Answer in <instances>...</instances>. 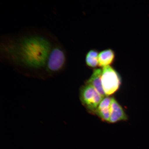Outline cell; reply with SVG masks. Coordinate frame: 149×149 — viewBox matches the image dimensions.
<instances>
[{
    "instance_id": "9",
    "label": "cell",
    "mask_w": 149,
    "mask_h": 149,
    "mask_svg": "<svg viewBox=\"0 0 149 149\" xmlns=\"http://www.w3.org/2000/svg\"><path fill=\"white\" fill-rule=\"evenodd\" d=\"M99 53L97 50L93 49L90 50L86 56V63L87 66L95 68L98 66V57Z\"/></svg>"
},
{
    "instance_id": "5",
    "label": "cell",
    "mask_w": 149,
    "mask_h": 149,
    "mask_svg": "<svg viewBox=\"0 0 149 149\" xmlns=\"http://www.w3.org/2000/svg\"><path fill=\"white\" fill-rule=\"evenodd\" d=\"M128 117L124 110L114 98L111 97L109 123H114L121 121H126Z\"/></svg>"
},
{
    "instance_id": "6",
    "label": "cell",
    "mask_w": 149,
    "mask_h": 149,
    "mask_svg": "<svg viewBox=\"0 0 149 149\" xmlns=\"http://www.w3.org/2000/svg\"><path fill=\"white\" fill-rule=\"evenodd\" d=\"M111 97L106 96L99 105L95 114L101 120L109 122L111 115Z\"/></svg>"
},
{
    "instance_id": "4",
    "label": "cell",
    "mask_w": 149,
    "mask_h": 149,
    "mask_svg": "<svg viewBox=\"0 0 149 149\" xmlns=\"http://www.w3.org/2000/svg\"><path fill=\"white\" fill-rule=\"evenodd\" d=\"M103 97L92 86L86 84L80 91V99L87 110L95 114L97 109Z\"/></svg>"
},
{
    "instance_id": "7",
    "label": "cell",
    "mask_w": 149,
    "mask_h": 149,
    "mask_svg": "<svg viewBox=\"0 0 149 149\" xmlns=\"http://www.w3.org/2000/svg\"><path fill=\"white\" fill-rule=\"evenodd\" d=\"M102 70L100 69H95L90 78L86 84L92 86L103 97L106 96L102 88Z\"/></svg>"
},
{
    "instance_id": "2",
    "label": "cell",
    "mask_w": 149,
    "mask_h": 149,
    "mask_svg": "<svg viewBox=\"0 0 149 149\" xmlns=\"http://www.w3.org/2000/svg\"><path fill=\"white\" fill-rule=\"evenodd\" d=\"M67 64V55L64 47L59 42L54 46L47 65L46 72L53 75L62 71Z\"/></svg>"
},
{
    "instance_id": "1",
    "label": "cell",
    "mask_w": 149,
    "mask_h": 149,
    "mask_svg": "<svg viewBox=\"0 0 149 149\" xmlns=\"http://www.w3.org/2000/svg\"><path fill=\"white\" fill-rule=\"evenodd\" d=\"M3 39L1 53L6 64L45 72L52 50L58 42L51 33L38 30H29Z\"/></svg>"
},
{
    "instance_id": "3",
    "label": "cell",
    "mask_w": 149,
    "mask_h": 149,
    "mask_svg": "<svg viewBox=\"0 0 149 149\" xmlns=\"http://www.w3.org/2000/svg\"><path fill=\"white\" fill-rule=\"evenodd\" d=\"M102 70V88L106 96H109L118 90L122 80L120 74L113 67H104Z\"/></svg>"
},
{
    "instance_id": "8",
    "label": "cell",
    "mask_w": 149,
    "mask_h": 149,
    "mask_svg": "<svg viewBox=\"0 0 149 149\" xmlns=\"http://www.w3.org/2000/svg\"><path fill=\"white\" fill-rule=\"evenodd\" d=\"M115 52L111 49L104 50L100 52L98 57V66L103 68L110 66L115 61Z\"/></svg>"
}]
</instances>
